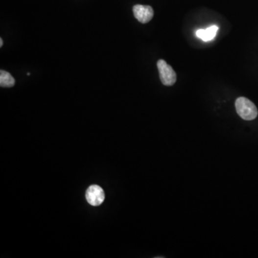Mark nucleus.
<instances>
[{"label":"nucleus","instance_id":"obj_2","mask_svg":"<svg viewBox=\"0 0 258 258\" xmlns=\"http://www.w3.org/2000/svg\"><path fill=\"white\" fill-rule=\"evenodd\" d=\"M159 78L162 84L166 86H172L177 82V73L170 65L165 60H159L157 62Z\"/></svg>","mask_w":258,"mask_h":258},{"label":"nucleus","instance_id":"obj_5","mask_svg":"<svg viewBox=\"0 0 258 258\" xmlns=\"http://www.w3.org/2000/svg\"><path fill=\"white\" fill-rule=\"evenodd\" d=\"M219 27L216 25L208 27L206 30H199L197 32V36L203 41L208 42L214 39L217 35Z\"/></svg>","mask_w":258,"mask_h":258},{"label":"nucleus","instance_id":"obj_1","mask_svg":"<svg viewBox=\"0 0 258 258\" xmlns=\"http://www.w3.org/2000/svg\"><path fill=\"white\" fill-rule=\"evenodd\" d=\"M235 109L237 114L245 120L256 119L258 111L256 105L245 97H239L235 101Z\"/></svg>","mask_w":258,"mask_h":258},{"label":"nucleus","instance_id":"obj_3","mask_svg":"<svg viewBox=\"0 0 258 258\" xmlns=\"http://www.w3.org/2000/svg\"><path fill=\"white\" fill-rule=\"evenodd\" d=\"M86 198L92 206H99L105 200V193L98 185H91L86 190Z\"/></svg>","mask_w":258,"mask_h":258},{"label":"nucleus","instance_id":"obj_7","mask_svg":"<svg viewBox=\"0 0 258 258\" xmlns=\"http://www.w3.org/2000/svg\"><path fill=\"white\" fill-rule=\"evenodd\" d=\"M2 46H3V40L2 39H0V47H2Z\"/></svg>","mask_w":258,"mask_h":258},{"label":"nucleus","instance_id":"obj_6","mask_svg":"<svg viewBox=\"0 0 258 258\" xmlns=\"http://www.w3.org/2000/svg\"><path fill=\"white\" fill-rule=\"evenodd\" d=\"M15 84V80L12 75L1 70L0 71V86L2 88H12Z\"/></svg>","mask_w":258,"mask_h":258},{"label":"nucleus","instance_id":"obj_4","mask_svg":"<svg viewBox=\"0 0 258 258\" xmlns=\"http://www.w3.org/2000/svg\"><path fill=\"white\" fill-rule=\"evenodd\" d=\"M133 12L136 19L142 24L149 23L154 17V10L152 7L149 5L137 4L133 7Z\"/></svg>","mask_w":258,"mask_h":258}]
</instances>
